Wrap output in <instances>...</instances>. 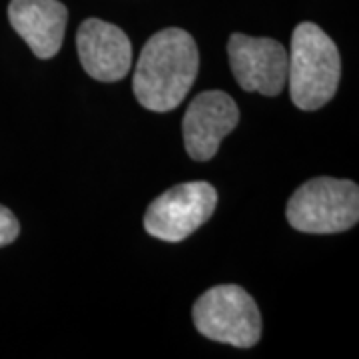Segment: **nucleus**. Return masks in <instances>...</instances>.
<instances>
[{
	"label": "nucleus",
	"mask_w": 359,
	"mask_h": 359,
	"mask_svg": "<svg viewBox=\"0 0 359 359\" xmlns=\"http://www.w3.org/2000/svg\"><path fill=\"white\" fill-rule=\"evenodd\" d=\"M200 54L196 40L182 28H164L144 44L136 62L132 90L150 112L176 110L198 76Z\"/></svg>",
	"instance_id": "nucleus-1"
},
{
	"label": "nucleus",
	"mask_w": 359,
	"mask_h": 359,
	"mask_svg": "<svg viewBox=\"0 0 359 359\" xmlns=\"http://www.w3.org/2000/svg\"><path fill=\"white\" fill-rule=\"evenodd\" d=\"M339 78L341 58L334 40L313 22L295 26L287 56L292 102L306 112L320 110L335 96Z\"/></svg>",
	"instance_id": "nucleus-2"
},
{
	"label": "nucleus",
	"mask_w": 359,
	"mask_h": 359,
	"mask_svg": "<svg viewBox=\"0 0 359 359\" xmlns=\"http://www.w3.org/2000/svg\"><path fill=\"white\" fill-rule=\"evenodd\" d=\"M290 226L304 233H339L359 219V188L351 180L313 178L299 186L285 208Z\"/></svg>",
	"instance_id": "nucleus-3"
},
{
	"label": "nucleus",
	"mask_w": 359,
	"mask_h": 359,
	"mask_svg": "<svg viewBox=\"0 0 359 359\" xmlns=\"http://www.w3.org/2000/svg\"><path fill=\"white\" fill-rule=\"evenodd\" d=\"M192 320L200 334L219 344L248 349L262 337L256 299L233 283L210 287L200 295L192 308Z\"/></svg>",
	"instance_id": "nucleus-4"
},
{
	"label": "nucleus",
	"mask_w": 359,
	"mask_h": 359,
	"mask_svg": "<svg viewBox=\"0 0 359 359\" xmlns=\"http://www.w3.org/2000/svg\"><path fill=\"white\" fill-rule=\"evenodd\" d=\"M218 192L208 182H186L170 188L148 205L144 230L162 242L178 244L212 218Z\"/></svg>",
	"instance_id": "nucleus-5"
},
{
	"label": "nucleus",
	"mask_w": 359,
	"mask_h": 359,
	"mask_svg": "<svg viewBox=\"0 0 359 359\" xmlns=\"http://www.w3.org/2000/svg\"><path fill=\"white\" fill-rule=\"evenodd\" d=\"M228 56L238 86L245 92L278 96L287 82V50L273 39L231 34Z\"/></svg>",
	"instance_id": "nucleus-6"
},
{
	"label": "nucleus",
	"mask_w": 359,
	"mask_h": 359,
	"mask_svg": "<svg viewBox=\"0 0 359 359\" xmlns=\"http://www.w3.org/2000/svg\"><path fill=\"white\" fill-rule=\"evenodd\" d=\"M240 122V108L222 90L202 92L194 98L182 122L184 146L192 160L208 162L218 154L222 140Z\"/></svg>",
	"instance_id": "nucleus-7"
},
{
	"label": "nucleus",
	"mask_w": 359,
	"mask_h": 359,
	"mask_svg": "<svg viewBox=\"0 0 359 359\" xmlns=\"http://www.w3.org/2000/svg\"><path fill=\"white\" fill-rule=\"evenodd\" d=\"M76 50L86 74L100 82H118L132 68V44L126 32L100 18L80 25Z\"/></svg>",
	"instance_id": "nucleus-8"
},
{
	"label": "nucleus",
	"mask_w": 359,
	"mask_h": 359,
	"mask_svg": "<svg viewBox=\"0 0 359 359\" xmlns=\"http://www.w3.org/2000/svg\"><path fill=\"white\" fill-rule=\"evenodd\" d=\"M8 20L32 54L48 60L62 46L68 11L58 0H11Z\"/></svg>",
	"instance_id": "nucleus-9"
},
{
	"label": "nucleus",
	"mask_w": 359,
	"mask_h": 359,
	"mask_svg": "<svg viewBox=\"0 0 359 359\" xmlns=\"http://www.w3.org/2000/svg\"><path fill=\"white\" fill-rule=\"evenodd\" d=\"M20 233V224L6 205L0 204V248L13 244Z\"/></svg>",
	"instance_id": "nucleus-10"
}]
</instances>
